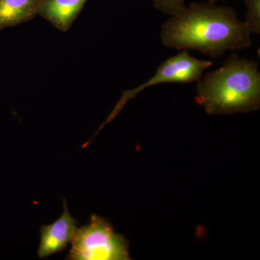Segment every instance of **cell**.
Here are the masks:
<instances>
[{
    "label": "cell",
    "mask_w": 260,
    "mask_h": 260,
    "mask_svg": "<svg viewBox=\"0 0 260 260\" xmlns=\"http://www.w3.org/2000/svg\"><path fill=\"white\" fill-rule=\"evenodd\" d=\"M162 44L177 50H198L218 58L250 47L251 32L231 7L191 3L162 25Z\"/></svg>",
    "instance_id": "cell-1"
},
{
    "label": "cell",
    "mask_w": 260,
    "mask_h": 260,
    "mask_svg": "<svg viewBox=\"0 0 260 260\" xmlns=\"http://www.w3.org/2000/svg\"><path fill=\"white\" fill-rule=\"evenodd\" d=\"M195 101L210 115L249 113L260 107L258 64L232 54L198 80Z\"/></svg>",
    "instance_id": "cell-2"
},
{
    "label": "cell",
    "mask_w": 260,
    "mask_h": 260,
    "mask_svg": "<svg viewBox=\"0 0 260 260\" xmlns=\"http://www.w3.org/2000/svg\"><path fill=\"white\" fill-rule=\"evenodd\" d=\"M66 259L129 260V242L112 224L95 214L88 225L77 229Z\"/></svg>",
    "instance_id": "cell-3"
},
{
    "label": "cell",
    "mask_w": 260,
    "mask_h": 260,
    "mask_svg": "<svg viewBox=\"0 0 260 260\" xmlns=\"http://www.w3.org/2000/svg\"><path fill=\"white\" fill-rule=\"evenodd\" d=\"M212 64V61L197 59L191 56L187 50H181L177 55L169 58L159 64L155 75L148 81L138 88L125 92L112 114L118 112L126 101L148 87L162 83L198 82L203 77L205 70Z\"/></svg>",
    "instance_id": "cell-4"
},
{
    "label": "cell",
    "mask_w": 260,
    "mask_h": 260,
    "mask_svg": "<svg viewBox=\"0 0 260 260\" xmlns=\"http://www.w3.org/2000/svg\"><path fill=\"white\" fill-rule=\"evenodd\" d=\"M62 202V215L54 223L41 227V242L37 253L39 258L64 250L74 237L78 220L70 215L66 200L63 199Z\"/></svg>",
    "instance_id": "cell-5"
},
{
    "label": "cell",
    "mask_w": 260,
    "mask_h": 260,
    "mask_svg": "<svg viewBox=\"0 0 260 260\" xmlns=\"http://www.w3.org/2000/svg\"><path fill=\"white\" fill-rule=\"evenodd\" d=\"M88 0H42L38 15L61 32H67L81 13Z\"/></svg>",
    "instance_id": "cell-6"
},
{
    "label": "cell",
    "mask_w": 260,
    "mask_h": 260,
    "mask_svg": "<svg viewBox=\"0 0 260 260\" xmlns=\"http://www.w3.org/2000/svg\"><path fill=\"white\" fill-rule=\"evenodd\" d=\"M42 0H0V30L26 23L38 15Z\"/></svg>",
    "instance_id": "cell-7"
},
{
    "label": "cell",
    "mask_w": 260,
    "mask_h": 260,
    "mask_svg": "<svg viewBox=\"0 0 260 260\" xmlns=\"http://www.w3.org/2000/svg\"><path fill=\"white\" fill-rule=\"evenodd\" d=\"M246 7V26L249 32H260V0H244Z\"/></svg>",
    "instance_id": "cell-8"
},
{
    "label": "cell",
    "mask_w": 260,
    "mask_h": 260,
    "mask_svg": "<svg viewBox=\"0 0 260 260\" xmlns=\"http://www.w3.org/2000/svg\"><path fill=\"white\" fill-rule=\"evenodd\" d=\"M154 7L165 14L174 16L185 8L186 0H152Z\"/></svg>",
    "instance_id": "cell-9"
},
{
    "label": "cell",
    "mask_w": 260,
    "mask_h": 260,
    "mask_svg": "<svg viewBox=\"0 0 260 260\" xmlns=\"http://www.w3.org/2000/svg\"><path fill=\"white\" fill-rule=\"evenodd\" d=\"M218 1H220V0H208V3H214V4H215V3Z\"/></svg>",
    "instance_id": "cell-10"
}]
</instances>
